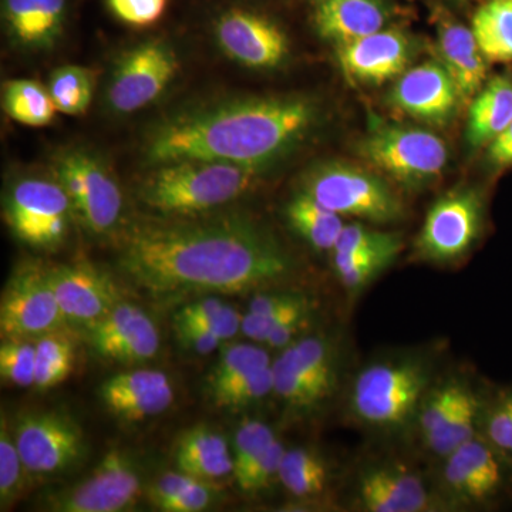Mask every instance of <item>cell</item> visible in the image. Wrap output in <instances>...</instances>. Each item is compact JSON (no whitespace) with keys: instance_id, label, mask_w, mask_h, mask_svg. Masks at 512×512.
<instances>
[{"instance_id":"ac0fdd59","label":"cell","mask_w":512,"mask_h":512,"mask_svg":"<svg viewBox=\"0 0 512 512\" xmlns=\"http://www.w3.org/2000/svg\"><path fill=\"white\" fill-rule=\"evenodd\" d=\"M47 274L67 325L90 328L121 302L110 276L87 262L47 266Z\"/></svg>"},{"instance_id":"7402d4cb","label":"cell","mask_w":512,"mask_h":512,"mask_svg":"<svg viewBox=\"0 0 512 512\" xmlns=\"http://www.w3.org/2000/svg\"><path fill=\"white\" fill-rule=\"evenodd\" d=\"M100 399L119 419L140 421L170 409L174 389L170 377L160 370H128L104 380Z\"/></svg>"},{"instance_id":"f907efd6","label":"cell","mask_w":512,"mask_h":512,"mask_svg":"<svg viewBox=\"0 0 512 512\" xmlns=\"http://www.w3.org/2000/svg\"><path fill=\"white\" fill-rule=\"evenodd\" d=\"M301 298L302 295H298V293H259V295H256L251 303H249L248 312L262 315V313L279 311V309L286 308V306L298 302Z\"/></svg>"},{"instance_id":"9a60e30c","label":"cell","mask_w":512,"mask_h":512,"mask_svg":"<svg viewBox=\"0 0 512 512\" xmlns=\"http://www.w3.org/2000/svg\"><path fill=\"white\" fill-rule=\"evenodd\" d=\"M357 507L367 512H427L440 510L436 495L406 464L377 461L359 471Z\"/></svg>"},{"instance_id":"f35d334b","label":"cell","mask_w":512,"mask_h":512,"mask_svg":"<svg viewBox=\"0 0 512 512\" xmlns=\"http://www.w3.org/2000/svg\"><path fill=\"white\" fill-rule=\"evenodd\" d=\"M278 439L274 431L264 421L244 420L239 424L232 444V458H234L235 483L245 476V473L254 466L262 453Z\"/></svg>"},{"instance_id":"4dcf8cb0","label":"cell","mask_w":512,"mask_h":512,"mask_svg":"<svg viewBox=\"0 0 512 512\" xmlns=\"http://www.w3.org/2000/svg\"><path fill=\"white\" fill-rule=\"evenodd\" d=\"M473 392V386L463 377H448L441 382L437 380L424 397L414 424L421 441L426 443L434 434L439 433Z\"/></svg>"},{"instance_id":"74e56055","label":"cell","mask_w":512,"mask_h":512,"mask_svg":"<svg viewBox=\"0 0 512 512\" xmlns=\"http://www.w3.org/2000/svg\"><path fill=\"white\" fill-rule=\"evenodd\" d=\"M49 92L59 113L80 116L92 103L93 74L79 66H63L50 77Z\"/></svg>"},{"instance_id":"44dd1931","label":"cell","mask_w":512,"mask_h":512,"mask_svg":"<svg viewBox=\"0 0 512 512\" xmlns=\"http://www.w3.org/2000/svg\"><path fill=\"white\" fill-rule=\"evenodd\" d=\"M217 39L231 59L252 69L279 66L289 52L285 33L271 20L247 10L234 9L222 15Z\"/></svg>"},{"instance_id":"7c38bea8","label":"cell","mask_w":512,"mask_h":512,"mask_svg":"<svg viewBox=\"0 0 512 512\" xmlns=\"http://www.w3.org/2000/svg\"><path fill=\"white\" fill-rule=\"evenodd\" d=\"M483 200L473 188H457L431 205L416 239V256L450 264L466 256L483 227Z\"/></svg>"},{"instance_id":"d4e9b609","label":"cell","mask_w":512,"mask_h":512,"mask_svg":"<svg viewBox=\"0 0 512 512\" xmlns=\"http://www.w3.org/2000/svg\"><path fill=\"white\" fill-rule=\"evenodd\" d=\"M9 32L30 50H49L63 32L66 0H5Z\"/></svg>"},{"instance_id":"ba28073f","label":"cell","mask_w":512,"mask_h":512,"mask_svg":"<svg viewBox=\"0 0 512 512\" xmlns=\"http://www.w3.org/2000/svg\"><path fill=\"white\" fill-rule=\"evenodd\" d=\"M55 177L87 231L106 235L117 227L123 214V194L99 158L87 151L64 153L57 158Z\"/></svg>"},{"instance_id":"e575fe53","label":"cell","mask_w":512,"mask_h":512,"mask_svg":"<svg viewBox=\"0 0 512 512\" xmlns=\"http://www.w3.org/2000/svg\"><path fill=\"white\" fill-rule=\"evenodd\" d=\"M241 325L242 316L237 309L218 298H205L188 303L174 316V326L204 329L222 340L237 336L241 332Z\"/></svg>"},{"instance_id":"d6986e66","label":"cell","mask_w":512,"mask_h":512,"mask_svg":"<svg viewBox=\"0 0 512 512\" xmlns=\"http://www.w3.org/2000/svg\"><path fill=\"white\" fill-rule=\"evenodd\" d=\"M336 49L345 76L366 86H382L399 79L409 70L414 55L409 37L396 29H382Z\"/></svg>"},{"instance_id":"4fadbf2b","label":"cell","mask_w":512,"mask_h":512,"mask_svg":"<svg viewBox=\"0 0 512 512\" xmlns=\"http://www.w3.org/2000/svg\"><path fill=\"white\" fill-rule=\"evenodd\" d=\"M66 325L47 266L35 262L19 266L10 276L0 301L2 338L37 339Z\"/></svg>"},{"instance_id":"f1b7e54d","label":"cell","mask_w":512,"mask_h":512,"mask_svg":"<svg viewBox=\"0 0 512 512\" xmlns=\"http://www.w3.org/2000/svg\"><path fill=\"white\" fill-rule=\"evenodd\" d=\"M330 467L326 458L311 448L296 447L285 451L278 480L293 497L308 500L328 490Z\"/></svg>"},{"instance_id":"52a82bcc","label":"cell","mask_w":512,"mask_h":512,"mask_svg":"<svg viewBox=\"0 0 512 512\" xmlns=\"http://www.w3.org/2000/svg\"><path fill=\"white\" fill-rule=\"evenodd\" d=\"M274 393L296 413H311L328 402L339 380V346L330 336L295 340L272 362Z\"/></svg>"},{"instance_id":"3957f363","label":"cell","mask_w":512,"mask_h":512,"mask_svg":"<svg viewBox=\"0 0 512 512\" xmlns=\"http://www.w3.org/2000/svg\"><path fill=\"white\" fill-rule=\"evenodd\" d=\"M436 372V357L429 352L407 350L370 360L350 386V416L380 434L410 429L424 397L437 382Z\"/></svg>"},{"instance_id":"836d02e7","label":"cell","mask_w":512,"mask_h":512,"mask_svg":"<svg viewBox=\"0 0 512 512\" xmlns=\"http://www.w3.org/2000/svg\"><path fill=\"white\" fill-rule=\"evenodd\" d=\"M402 249H380L352 255H332L333 269L349 296H357L383 274Z\"/></svg>"},{"instance_id":"ab89813d","label":"cell","mask_w":512,"mask_h":512,"mask_svg":"<svg viewBox=\"0 0 512 512\" xmlns=\"http://www.w3.org/2000/svg\"><path fill=\"white\" fill-rule=\"evenodd\" d=\"M28 476L8 420L0 421V505L3 510L18 498Z\"/></svg>"},{"instance_id":"30bf717a","label":"cell","mask_w":512,"mask_h":512,"mask_svg":"<svg viewBox=\"0 0 512 512\" xmlns=\"http://www.w3.org/2000/svg\"><path fill=\"white\" fill-rule=\"evenodd\" d=\"M141 485L136 458L116 448L104 454L89 476L47 494L43 507L55 512L126 511L140 500Z\"/></svg>"},{"instance_id":"f6af8a7d","label":"cell","mask_w":512,"mask_h":512,"mask_svg":"<svg viewBox=\"0 0 512 512\" xmlns=\"http://www.w3.org/2000/svg\"><path fill=\"white\" fill-rule=\"evenodd\" d=\"M309 313H311V302L302 296L298 302L279 311L262 313V315L245 313V316H242L241 332L255 342L265 343L276 329L292 320L308 318Z\"/></svg>"},{"instance_id":"7bdbcfd3","label":"cell","mask_w":512,"mask_h":512,"mask_svg":"<svg viewBox=\"0 0 512 512\" xmlns=\"http://www.w3.org/2000/svg\"><path fill=\"white\" fill-rule=\"evenodd\" d=\"M480 433L505 460L512 461V392L501 393L487 407L484 404Z\"/></svg>"},{"instance_id":"ee69618b","label":"cell","mask_w":512,"mask_h":512,"mask_svg":"<svg viewBox=\"0 0 512 512\" xmlns=\"http://www.w3.org/2000/svg\"><path fill=\"white\" fill-rule=\"evenodd\" d=\"M380 249H403L402 238L363 224H349L343 228L332 255H352Z\"/></svg>"},{"instance_id":"9c48e42d","label":"cell","mask_w":512,"mask_h":512,"mask_svg":"<svg viewBox=\"0 0 512 512\" xmlns=\"http://www.w3.org/2000/svg\"><path fill=\"white\" fill-rule=\"evenodd\" d=\"M12 430L28 476H62L79 466L87 453L82 427L63 412L22 414Z\"/></svg>"},{"instance_id":"7dc6e473","label":"cell","mask_w":512,"mask_h":512,"mask_svg":"<svg viewBox=\"0 0 512 512\" xmlns=\"http://www.w3.org/2000/svg\"><path fill=\"white\" fill-rule=\"evenodd\" d=\"M221 491L211 481L195 480L190 487L161 504L157 510L164 512H201L217 504Z\"/></svg>"},{"instance_id":"60d3db41","label":"cell","mask_w":512,"mask_h":512,"mask_svg":"<svg viewBox=\"0 0 512 512\" xmlns=\"http://www.w3.org/2000/svg\"><path fill=\"white\" fill-rule=\"evenodd\" d=\"M0 375L18 387L35 386L36 342L29 339H3L0 346Z\"/></svg>"},{"instance_id":"8992f818","label":"cell","mask_w":512,"mask_h":512,"mask_svg":"<svg viewBox=\"0 0 512 512\" xmlns=\"http://www.w3.org/2000/svg\"><path fill=\"white\" fill-rule=\"evenodd\" d=\"M367 163L404 187L417 188L439 178L448 150L443 138L431 131L399 124H377L360 144Z\"/></svg>"},{"instance_id":"4316f807","label":"cell","mask_w":512,"mask_h":512,"mask_svg":"<svg viewBox=\"0 0 512 512\" xmlns=\"http://www.w3.org/2000/svg\"><path fill=\"white\" fill-rule=\"evenodd\" d=\"M512 123V80L494 77L471 100L467 140L471 147L488 146Z\"/></svg>"},{"instance_id":"1f68e13d","label":"cell","mask_w":512,"mask_h":512,"mask_svg":"<svg viewBox=\"0 0 512 512\" xmlns=\"http://www.w3.org/2000/svg\"><path fill=\"white\" fill-rule=\"evenodd\" d=\"M3 106L10 119L29 127L49 126L57 113L49 89L35 80H12L6 84Z\"/></svg>"},{"instance_id":"f546056e","label":"cell","mask_w":512,"mask_h":512,"mask_svg":"<svg viewBox=\"0 0 512 512\" xmlns=\"http://www.w3.org/2000/svg\"><path fill=\"white\" fill-rule=\"evenodd\" d=\"M488 62H512V0H488L471 26Z\"/></svg>"},{"instance_id":"bcb514c9","label":"cell","mask_w":512,"mask_h":512,"mask_svg":"<svg viewBox=\"0 0 512 512\" xmlns=\"http://www.w3.org/2000/svg\"><path fill=\"white\" fill-rule=\"evenodd\" d=\"M285 451L286 448L282 441L276 439L255 461L254 466L249 468L245 476L239 478L237 481L239 490L245 494H254L268 488L272 481L279 476V467H281Z\"/></svg>"},{"instance_id":"ffe728a7","label":"cell","mask_w":512,"mask_h":512,"mask_svg":"<svg viewBox=\"0 0 512 512\" xmlns=\"http://www.w3.org/2000/svg\"><path fill=\"white\" fill-rule=\"evenodd\" d=\"M396 109L429 124H446L463 103L453 77L440 62L406 70L390 92Z\"/></svg>"},{"instance_id":"484cf974","label":"cell","mask_w":512,"mask_h":512,"mask_svg":"<svg viewBox=\"0 0 512 512\" xmlns=\"http://www.w3.org/2000/svg\"><path fill=\"white\" fill-rule=\"evenodd\" d=\"M175 467L204 481L220 480L234 473V458L222 434L207 426L183 433L174 450Z\"/></svg>"},{"instance_id":"d590c367","label":"cell","mask_w":512,"mask_h":512,"mask_svg":"<svg viewBox=\"0 0 512 512\" xmlns=\"http://www.w3.org/2000/svg\"><path fill=\"white\" fill-rule=\"evenodd\" d=\"M271 365L268 352L256 345L237 343L229 346L212 367L211 375L207 379V392L212 396L244 379L249 373Z\"/></svg>"},{"instance_id":"681fc988","label":"cell","mask_w":512,"mask_h":512,"mask_svg":"<svg viewBox=\"0 0 512 512\" xmlns=\"http://www.w3.org/2000/svg\"><path fill=\"white\" fill-rule=\"evenodd\" d=\"M175 336L183 348L191 352L208 355L218 349L224 340L212 335L204 329L192 328V326H174Z\"/></svg>"},{"instance_id":"603a6c76","label":"cell","mask_w":512,"mask_h":512,"mask_svg":"<svg viewBox=\"0 0 512 512\" xmlns=\"http://www.w3.org/2000/svg\"><path fill=\"white\" fill-rule=\"evenodd\" d=\"M439 62L446 67L460 90L464 103L483 89L487 80V57L481 52L473 30L454 20L441 23L437 36Z\"/></svg>"},{"instance_id":"83f0119b","label":"cell","mask_w":512,"mask_h":512,"mask_svg":"<svg viewBox=\"0 0 512 512\" xmlns=\"http://www.w3.org/2000/svg\"><path fill=\"white\" fill-rule=\"evenodd\" d=\"M285 215L293 231L318 251L332 252L345 228L343 217L302 191L286 205Z\"/></svg>"},{"instance_id":"8d00e7d4","label":"cell","mask_w":512,"mask_h":512,"mask_svg":"<svg viewBox=\"0 0 512 512\" xmlns=\"http://www.w3.org/2000/svg\"><path fill=\"white\" fill-rule=\"evenodd\" d=\"M484 403L476 390L464 400L460 409L447 421L446 426L427 440L424 447L433 456L443 460L448 454L480 433Z\"/></svg>"},{"instance_id":"2e32d148","label":"cell","mask_w":512,"mask_h":512,"mask_svg":"<svg viewBox=\"0 0 512 512\" xmlns=\"http://www.w3.org/2000/svg\"><path fill=\"white\" fill-rule=\"evenodd\" d=\"M443 483L456 503L477 505L493 500L505 483V458L483 434L443 458Z\"/></svg>"},{"instance_id":"cb8c5ba5","label":"cell","mask_w":512,"mask_h":512,"mask_svg":"<svg viewBox=\"0 0 512 512\" xmlns=\"http://www.w3.org/2000/svg\"><path fill=\"white\" fill-rule=\"evenodd\" d=\"M387 20L382 0H320L315 16L319 35L336 46L379 32Z\"/></svg>"},{"instance_id":"816d5d0a","label":"cell","mask_w":512,"mask_h":512,"mask_svg":"<svg viewBox=\"0 0 512 512\" xmlns=\"http://www.w3.org/2000/svg\"><path fill=\"white\" fill-rule=\"evenodd\" d=\"M488 160L495 167L512 165V123L488 144Z\"/></svg>"},{"instance_id":"d6a6232c","label":"cell","mask_w":512,"mask_h":512,"mask_svg":"<svg viewBox=\"0 0 512 512\" xmlns=\"http://www.w3.org/2000/svg\"><path fill=\"white\" fill-rule=\"evenodd\" d=\"M36 342L37 390H49L63 383L73 372L76 362V345L69 333L62 330L47 333Z\"/></svg>"},{"instance_id":"b9f144b4","label":"cell","mask_w":512,"mask_h":512,"mask_svg":"<svg viewBox=\"0 0 512 512\" xmlns=\"http://www.w3.org/2000/svg\"><path fill=\"white\" fill-rule=\"evenodd\" d=\"M271 393H274L272 365L249 373L244 379L210 397L215 406L222 409H241L249 404L261 402Z\"/></svg>"},{"instance_id":"5bb4252c","label":"cell","mask_w":512,"mask_h":512,"mask_svg":"<svg viewBox=\"0 0 512 512\" xmlns=\"http://www.w3.org/2000/svg\"><path fill=\"white\" fill-rule=\"evenodd\" d=\"M178 60L173 47L147 42L121 57L111 76L107 100L117 113H134L160 97L174 79Z\"/></svg>"},{"instance_id":"c3c4849f","label":"cell","mask_w":512,"mask_h":512,"mask_svg":"<svg viewBox=\"0 0 512 512\" xmlns=\"http://www.w3.org/2000/svg\"><path fill=\"white\" fill-rule=\"evenodd\" d=\"M168 0H107L114 15L127 25L146 28L164 15Z\"/></svg>"},{"instance_id":"6da1fadb","label":"cell","mask_w":512,"mask_h":512,"mask_svg":"<svg viewBox=\"0 0 512 512\" xmlns=\"http://www.w3.org/2000/svg\"><path fill=\"white\" fill-rule=\"evenodd\" d=\"M128 281L153 298L244 293L281 284L291 256L278 239L239 215L134 229L119 256Z\"/></svg>"},{"instance_id":"277c9868","label":"cell","mask_w":512,"mask_h":512,"mask_svg":"<svg viewBox=\"0 0 512 512\" xmlns=\"http://www.w3.org/2000/svg\"><path fill=\"white\" fill-rule=\"evenodd\" d=\"M264 168L222 161L183 160L157 165L140 187V201L165 217H191L237 200Z\"/></svg>"},{"instance_id":"8fae6325","label":"cell","mask_w":512,"mask_h":512,"mask_svg":"<svg viewBox=\"0 0 512 512\" xmlns=\"http://www.w3.org/2000/svg\"><path fill=\"white\" fill-rule=\"evenodd\" d=\"M73 210L57 181L25 178L13 185L5 200L10 231L23 244L36 249L59 247L69 234Z\"/></svg>"},{"instance_id":"e0dca14e","label":"cell","mask_w":512,"mask_h":512,"mask_svg":"<svg viewBox=\"0 0 512 512\" xmlns=\"http://www.w3.org/2000/svg\"><path fill=\"white\" fill-rule=\"evenodd\" d=\"M96 355L121 365H140L157 356L160 333L143 309L121 301L99 322L87 328Z\"/></svg>"},{"instance_id":"7a4b0ae2","label":"cell","mask_w":512,"mask_h":512,"mask_svg":"<svg viewBox=\"0 0 512 512\" xmlns=\"http://www.w3.org/2000/svg\"><path fill=\"white\" fill-rule=\"evenodd\" d=\"M315 119V106L302 97L224 101L165 121L148 138L144 154L154 167L208 160L265 168L292 150Z\"/></svg>"},{"instance_id":"5b68a950","label":"cell","mask_w":512,"mask_h":512,"mask_svg":"<svg viewBox=\"0 0 512 512\" xmlns=\"http://www.w3.org/2000/svg\"><path fill=\"white\" fill-rule=\"evenodd\" d=\"M302 192L340 217L386 225L406 215L402 200L383 178L343 161L313 167L303 177Z\"/></svg>"}]
</instances>
